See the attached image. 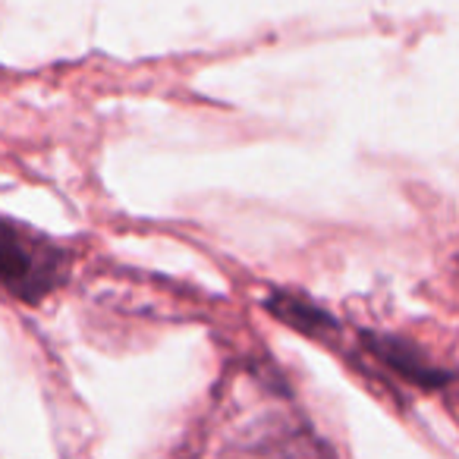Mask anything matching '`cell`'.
I'll list each match as a JSON object with an SVG mask.
<instances>
[{
    "label": "cell",
    "instance_id": "1",
    "mask_svg": "<svg viewBox=\"0 0 459 459\" xmlns=\"http://www.w3.org/2000/svg\"><path fill=\"white\" fill-rule=\"evenodd\" d=\"M70 255L45 233L0 214V287L22 302H41L66 281Z\"/></svg>",
    "mask_w": 459,
    "mask_h": 459
},
{
    "label": "cell",
    "instance_id": "2",
    "mask_svg": "<svg viewBox=\"0 0 459 459\" xmlns=\"http://www.w3.org/2000/svg\"><path fill=\"white\" fill-rule=\"evenodd\" d=\"M365 346L368 352L390 368L394 375H400L403 381L415 384L421 390H440L446 384H453V371H444L425 356L415 343L400 337H390V333H365Z\"/></svg>",
    "mask_w": 459,
    "mask_h": 459
},
{
    "label": "cell",
    "instance_id": "3",
    "mask_svg": "<svg viewBox=\"0 0 459 459\" xmlns=\"http://www.w3.org/2000/svg\"><path fill=\"white\" fill-rule=\"evenodd\" d=\"M268 308L277 315V318L287 321L290 327L308 333V337H325V333H331L333 327H337V321H333L325 308L315 306L312 299H299V296L277 293L268 299Z\"/></svg>",
    "mask_w": 459,
    "mask_h": 459
}]
</instances>
